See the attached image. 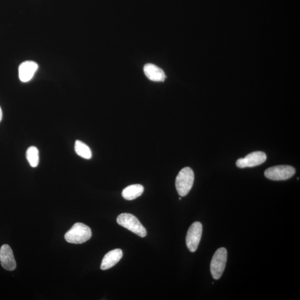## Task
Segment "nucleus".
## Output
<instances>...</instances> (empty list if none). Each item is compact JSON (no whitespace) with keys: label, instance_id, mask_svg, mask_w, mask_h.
I'll list each match as a JSON object with an SVG mask.
<instances>
[{"label":"nucleus","instance_id":"1","mask_svg":"<svg viewBox=\"0 0 300 300\" xmlns=\"http://www.w3.org/2000/svg\"><path fill=\"white\" fill-rule=\"evenodd\" d=\"M91 236V229L88 226L77 223L66 232L65 239L69 243L81 244L87 242Z\"/></svg>","mask_w":300,"mask_h":300},{"label":"nucleus","instance_id":"2","mask_svg":"<svg viewBox=\"0 0 300 300\" xmlns=\"http://www.w3.org/2000/svg\"><path fill=\"white\" fill-rule=\"evenodd\" d=\"M193 170L187 167L182 169L178 173L175 185L177 192L180 196H185L192 189L194 182Z\"/></svg>","mask_w":300,"mask_h":300},{"label":"nucleus","instance_id":"3","mask_svg":"<svg viewBox=\"0 0 300 300\" xmlns=\"http://www.w3.org/2000/svg\"><path fill=\"white\" fill-rule=\"evenodd\" d=\"M117 223L140 237H144L147 235L146 229L143 227L137 217L131 213L120 214L117 218Z\"/></svg>","mask_w":300,"mask_h":300},{"label":"nucleus","instance_id":"4","mask_svg":"<svg viewBox=\"0 0 300 300\" xmlns=\"http://www.w3.org/2000/svg\"><path fill=\"white\" fill-rule=\"evenodd\" d=\"M228 252L224 247L217 250L210 264V270L214 279H219L224 273L227 262Z\"/></svg>","mask_w":300,"mask_h":300},{"label":"nucleus","instance_id":"5","mask_svg":"<svg viewBox=\"0 0 300 300\" xmlns=\"http://www.w3.org/2000/svg\"><path fill=\"white\" fill-rule=\"evenodd\" d=\"M295 169L289 165H280L270 167L265 172V176L272 180H286L293 177Z\"/></svg>","mask_w":300,"mask_h":300},{"label":"nucleus","instance_id":"6","mask_svg":"<svg viewBox=\"0 0 300 300\" xmlns=\"http://www.w3.org/2000/svg\"><path fill=\"white\" fill-rule=\"evenodd\" d=\"M202 225L200 222H194L187 233L186 243L191 252L196 251L201 239Z\"/></svg>","mask_w":300,"mask_h":300},{"label":"nucleus","instance_id":"7","mask_svg":"<svg viewBox=\"0 0 300 300\" xmlns=\"http://www.w3.org/2000/svg\"><path fill=\"white\" fill-rule=\"evenodd\" d=\"M266 155L262 151H256L247 156L244 158L239 159L236 165L240 168L252 167L262 164L266 160Z\"/></svg>","mask_w":300,"mask_h":300},{"label":"nucleus","instance_id":"8","mask_svg":"<svg viewBox=\"0 0 300 300\" xmlns=\"http://www.w3.org/2000/svg\"><path fill=\"white\" fill-rule=\"evenodd\" d=\"M0 262L3 268L8 271H13L17 267L13 250L8 245H3L0 249Z\"/></svg>","mask_w":300,"mask_h":300},{"label":"nucleus","instance_id":"9","mask_svg":"<svg viewBox=\"0 0 300 300\" xmlns=\"http://www.w3.org/2000/svg\"><path fill=\"white\" fill-rule=\"evenodd\" d=\"M38 65L33 61H26L22 62L19 66V79L23 83H27L33 79L35 73L37 71Z\"/></svg>","mask_w":300,"mask_h":300},{"label":"nucleus","instance_id":"10","mask_svg":"<svg viewBox=\"0 0 300 300\" xmlns=\"http://www.w3.org/2000/svg\"><path fill=\"white\" fill-rule=\"evenodd\" d=\"M123 256V252L120 248L114 249L107 253L104 257L101 265V269L106 270L115 266L120 262Z\"/></svg>","mask_w":300,"mask_h":300},{"label":"nucleus","instance_id":"11","mask_svg":"<svg viewBox=\"0 0 300 300\" xmlns=\"http://www.w3.org/2000/svg\"><path fill=\"white\" fill-rule=\"evenodd\" d=\"M144 73L149 80L155 82H163L166 79L164 71L154 64H147L144 66Z\"/></svg>","mask_w":300,"mask_h":300},{"label":"nucleus","instance_id":"12","mask_svg":"<svg viewBox=\"0 0 300 300\" xmlns=\"http://www.w3.org/2000/svg\"><path fill=\"white\" fill-rule=\"evenodd\" d=\"M143 191L144 188L141 185H132L123 190L122 196L127 200H133L141 196Z\"/></svg>","mask_w":300,"mask_h":300},{"label":"nucleus","instance_id":"13","mask_svg":"<svg viewBox=\"0 0 300 300\" xmlns=\"http://www.w3.org/2000/svg\"><path fill=\"white\" fill-rule=\"evenodd\" d=\"M76 153L80 157L85 159H90L92 158V152L89 147L79 140H77L75 144Z\"/></svg>","mask_w":300,"mask_h":300},{"label":"nucleus","instance_id":"14","mask_svg":"<svg viewBox=\"0 0 300 300\" xmlns=\"http://www.w3.org/2000/svg\"><path fill=\"white\" fill-rule=\"evenodd\" d=\"M26 158L31 167H36L39 163V151L35 146H31L26 151Z\"/></svg>","mask_w":300,"mask_h":300},{"label":"nucleus","instance_id":"15","mask_svg":"<svg viewBox=\"0 0 300 300\" xmlns=\"http://www.w3.org/2000/svg\"><path fill=\"white\" fill-rule=\"evenodd\" d=\"M2 119V111L1 107H0V122H1Z\"/></svg>","mask_w":300,"mask_h":300}]
</instances>
